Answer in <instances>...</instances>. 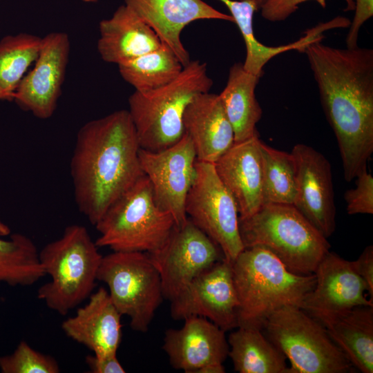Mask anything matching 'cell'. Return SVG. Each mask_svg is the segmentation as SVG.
I'll return each instance as SVG.
<instances>
[{
	"label": "cell",
	"instance_id": "cell-15",
	"mask_svg": "<svg viewBox=\"0 0 373 373\" xmlns=\"http://www.w3.org/2000/svg\"><path fill=\"white\" fill-rule=\"evenodd\" d=\"M296 164L293 205L326 238L336 228V207L332 166L319 151L305 144L291 151Z\"/></svg>",
	"mask_w": 373,
	"mask_h": 373
},
{
	"label": "cell",
	"instance_id": "cell-26",
	"mask_svg": "<svg viewBox=\"0 0 373 373\" xmlns=\"http://www.w3.org/2000/svg\"><path fill=\"white\" fill-rule=\"evenodd\" d=\"M227 339L235 371L240 373H289L285 356L262 329L239 326Z\"/></svg>",
	"mask_w": 373,
	"mask_h": 373
},
{
	"label": "cell",
	"instance_id": "cell-37",
	"mask_svg": "<svg viewBox=\"0 0 373 373\" xmlns=\"http://www.w3.org/2000/svg\"><path fill=\"white\" fill-rule=\"evenodd\" d=\"M10 233V229L9 227L0 220V236H7Z\"/></svg>",
	"mask_w": 373,
	"mask_h": 373
},
{
	"label": "cell",
	"instance_id": "cell-8",
	"mask_svg": "<svg viewBox=\"0 0 373 373\" xmlns=\"http://www.w3.org/2000/svg\"><path fill=\"white\" fill-rule=\"evenodd\" d=\"M262 330L289 361V373H347L355 370L324 326L300 307L285 306L275 311Z\"/></svg>",
	"mask_w": 373,
	"mask_h": 373
},
{
	"label": "cell",
	"instance_id": "cell-32",
	"mask_svg": "<svg viewBox=\"0 0 373 373\" xmlns=\"http://www.w3.org/2000/svg\"><path fill=\"white\" fill-rule=\"evenodd\" d=\"M356 186L344 194L349 215L373 214V177L363 169L356 178Z\"/></svg>",
	"mask_w": 373,
	"mask_h": 373
},
{
	"label": "cell",
	"instance_id": "cell-39",
	"mask_svg": "<svg viewBox=\"0 0 373 373\" xmlns=\"http://www.w3.org/2000/svg\"><path fill=\"white\" fill-rule=\"evenodd\" d=\"M82 1L86 3H90V2H95L97 0H82Z\"/></svg>",
	"mask_w": 373,
	"mask_h": 373
},
{
	"label": "cell",
	"instance_id": "cell-25",
	"mask_svg": "<svg viewBox=\"0 0 373 373\" xmlns=\"http://www.w3.org/2000/svg\"><path fill=\"white\" fill-rule=\"evenodd\" d=\"M260 77L246 71L242 63L229 69L227 84L219 95L226 115L233 127L235 142L258 134L256 124L262 111L255 94Z\"/></svg>",
	"mask_w": 373,
	"mask_h": 373
},
{
	"label": "cell",
	"instance_id": "cell-30",
	"mask_svg": "<svg viewBox=\"0 0 373 373\" xmlns=\"http://www.w3.org/2000/svg\"><path fill=\"white\" fill-rule=\"evenodd\" d=\"M260 151L263 204H293L296 195V164L293 155L274 149L262 140Z\"/></svg>",
	"mask_w": 373,
	"mask_h": 373
},
{
	"label": "cell",
	"instance_id": "cell-36",
	"mask_svg": "<svg viewBox=\"0 0 373 373\" xmlns=\"http://www.w3.org/2000/svg\"><path fill=\"white\" fill-rule=\"evenodd\" d=\"M85 362L92 373H124L126 370L117 358V354L97 356L88 355Z\"/></svg>",
	"mask_w": 373,
	"mask_h": 373
},
{
	"label": "cell",
	"instance_id": "cell-38",
	"mask_svg": "<svg viewBox=\"0 0 373 373\" xmlns=\"http://www.w3.org/2000/svg\"><path fill=\"white\" fill-rule=\"evenodd\" d=\"M254 3L256 6L257 10H259L261 7L268 1V0H253Z\"/></svg>",
	"mask_w": 373,
	"mask_h": 373
},
{
	"label": "cell",
	"instance_id": "cell-28",
	"mask_svg": "<svg viewBox=\"0 0 373 373\" xmlns=\"http://www.w3.org/2000/svg\"><path fill=\"white\" fill-rule=\"evenodd\" d=\"M0 236V285L30 286L46 276L39 250L28 236L16 233L8 239Z\"/></svg>",
	"mask_w": 373,
	"mask_h": 373
},
{
	"label": "cell",
	"instance_id": "cell-9",
	"mask_svg": "<svg viewBox=\"0 0 373 373\" xmlns=\"http://www.w3.org/2000/svg\"><path fill=\"white\" fill-rule=\"evenodd\" d=\"M97 280L107 285L117 309L129 318L131 328L146 332L164 299L160 276L149 254L113 251L103 256Z\"/></svg>",
	"mask_w": 373,
	"mask_h": 373
},
{
	"label": "cell",
	"instance_id": "cell-33",
	"mask_svg": "<svg viewBox=\"0 0 373 373\" xmlns=\"http://www.w3.org/2000/svg\"><path fill=\"white\" fill-rule=\"evenodd\" d=\"M308 1H315L323 8L326 6V0H268L260 10L262 17L269 21H283L294 13L300 4ZM344 1L347 4L345 10L354 9V0Z\"/></svg>",
	"mask_w": 373,
	"mask_h": 373
},
{
	"label": "cell",
	"instance_id": "cell-6",
	"mask_svg": "<svg viewBox=\"0 0 373 373\" xmlns=\"http://www.w3.org/2000/svg\"><path fill=\"white\" fill-rule=\"evenodd\" d=\"M98 248L85 227L67 226L59 238L39 251L50 280L38 289L37 298L61 316L89 298L103 257Z\"/></svg>",
	"mask_w": 373,
	"mask_h": 373
},
{
	"label": "cell",
	"instance_id": "cell-10",
	"mask_svg": "<svg viewBox=\"0 0 373 373\" xmlns=\"http://www.w3.org/2000/svg\"><path fill=\"white\" fill-rule=\"evenodd\" d=\"M195 169V180L185 200V213L219 247L224 260L231 263L245 249L236 202L213 163L196 160Z\"/></svg>",
	"mask_w": 373,
	"mask_h": 373
},
{
	"label": "cell",
	"instance_id": "cell-4",
	"mask_svg": "<svg viewBox=\"0 0 373 373\" xmlns=\"http://www.w3.org/2000/svg\"><path fill=\"white\" fill-rule=\"evenodd\" d=\"M239 230L244 248H265L300 275L313 274L330 248L293 204H265L250 216L239 218Z\"/></svg>",
	"mask_w": 373,
	"mask_h": 373
},
{
	"label": "cell",
	"instance_id": "cell-35",
	"mask_svg": "<svg viewBox=\"0 0 373 373\" xmlns=\"http://www.w3.org/2000/svg\"><path fill=\"white\" fill-rule=\"evenodd\" d=\"M356 273L364 280L370 298L373 299V247H366L357 260L352 261Z\"/></svg>",
	"mask_w": 373,
	"mask_h": 373
},
{
	"label": "cell",
	"instance_id": "cell-13",
	"mask_svg": "<svg viewBox=\"0 0 373 373\" xmlns=\"http://www.w3.org/2000/svg\"><path fill=\"white\" fill-rule=\"evenodd\" d=\"M139 158L157 204L173 216L176 226L183 225L187 220L185 200L196 175V154L190 137L184 133L178 142L157 152L140 149Z\"/></svg>",
	"mask_w": 373,
	"mask_h": 373
},
{
	"label": "cell",
	"instance_id": "cell-21",
	"mask_svg": "<svg viewBox=\"0 0 373 373\" xmlns=\"http://www.w3.org/2000/svg\"><path fill=\"white\" fill-rule=\"evenodd\" d=\"M183 126L193 144L197 161L214 164L235 142L219 95L207 92L195 96L184 111Z\"/></svg>",
	"mask_w": 373,
	"mask_h": 373
},
{
	"label": "cell",
	"instance_id": "cell-34",
	"mask_svg": "<svg viewBox=\"0 0 373 373\" xmlns=\"http://www.w3.org/2000/svg\"><path fill=\"white\" fill-rule=\"evenodd\" d=\"M355 14L349 26L346 37V48H354L358 46V34L361 26L373 16V0H355Z\"/></svg>",
	"mask_w": 373,
	"mask_h": 373
},
{
	"label": "cell",
	"instance_id": "cell-7",
	"mask_svg": "<svg viewBox=\"0 0 373 373\" xmlns=\"http://www.w3.org/2000/svg\"><path fill=\"white\" fill-rule=\"evenodd\" d=\"M175 222L157 204L149 180L144 175L108 209L95 225L98 247L113 251L151 254L168 238Z\"/></svg>",
	"mask_w": 373,
	"mask_h": 373
},
{
	"label": "cell",
	"instance_id": "cell-1",
	"mask_svg": "<svg viewBox=\"0 0 373 373\" xmlns=\"http://www.w3.org/2000/svg\"><path fill=\"white\" fill-rule=\"evenodd\" d=\"M303 52L350 182L367 168L373 153V50L334 48L317 41Z\"/></svg>",
	"mask_w": 373,
	"mask_h": 373
},
{
	"label": "cell",
	"instance_id": "cell-2",
	"mask_svg": "<svg viewBox=\"0 0 373 373\" xmlns=\"http://www.w3.org/2000/svg\"><path fill=\"white\" fill-rule=\"evenodd\" d=\"M128 110L90 120L78 131L70 169L79 211L95 225L144 173Z\"/></svg>",
	"mask_w": 373,
	"mask_h": 373
},
{
	"label": "cell",
	"instance_id": "cell-11",
	"mask_svg": "<svg viewBox=\"0 0 373 373\" xmlns=\"http://www.w3.org/2000/svg\"><path fill=\"white\" fill-rule=\"evenodd\" d=\"M161 279L164 298L173 300L198 274L224 259L219 247L187 218L163 245L149 254Z\"/></svg>",
	"mask_w": 373,
	"mask_h": 373
},
{
	"label": "cell",
	"instance_id": "cell-23",
	"mask_svg": "<svg viewBox=\"0 0 373 373\" xmlns=\"http://www.w3.org/2000/svg\"><path fill=\"white\" fill-rule=\"evenodd\" d=\"M228 8L244 39L246 46V57L242 63L244 69L258 77L263 74V67L275 56L289 50L303 52L312 43L322 41L324 32L334 29L347 28L350 20L338 16L326 22H322L305 32L298 40L280 46H267L260 42L255 37L253 28V17L257 8L253 0H218Z\"/></svg>",
	"mask_w": 373,
	"mask_h": 373
},
{
	"label": "cell",
	"instance_id": "cell-20",
	"mask_svg": "<svg viewBox=\"0 0 373 373\" xmlns=\"http://www.w3.org/2000/svg\"><path fill=\"white\" fill-rule=\"evenodd\" d=\"M122 314L108 291L99 288L75 316L63 321L61 329L70 338L91 350L95 356L117 354L122 337Z\"/></svg>",
	"mask_w": 373,
	"mask_h": 373
},
{
	"label": "cell",
	"instance_id": "cell-24",
	"mask_svg": "<svg viewBox=\"0 0 373 373\" xmlns=\"http://www.w3.org/2000/svg\"><path fill=\"white\" fill-rule=\"evenodd\" d=\"M309 315L324 326L355 369L373 372V306Z\"/></svg>",
	"mask_w": 373,
	"mask_h": 373
},
{
	"label": "cell",
	"instance_id": "cell-16",
	"mask_svg": "<svg viewBox=\"0 0 373 373\" xmlns=\"http://www.w3.org/2000/svg\"><path fill=\"white\" fill-rule=\"evenodd\" d=\"M180 329L164 333L162 349L171 365L186 373H224L229 354L225 331L206 318L191 316Z\"/></svg>",
	"mask_w": 373,
	"mask_h": 373
},
{
	"label": "cell",
	"instance_id": "cell-19",
	"mask_svg": "<svg viewBox=\"0 0 373 373\" xmlns=\"http://www.w3.org/2000/svg\"><path fill=\"white\" fill-rule=\"evenodd\" d=\"M259 134L233 144L213 164L243 218L262 205V163Z\"/></svg>",
	"mask_w": 373,
	"mask_h": 373
},
{
	"label": "cell",
	"instance_id": "cell-5",
	"mask_svg": "<svg viewBox=\"0 0 373 373\" xmlns=\"http://www.w3.org/2000/svg\"><path fill=\"white\" fill-rule=\"evenodd\" d=\"M213 80L207 64L190 61L180 75L157 89L140 93L128 98V113L140 149L157 152L178 142L184 135L183 115L198 95L209 92Z\"/></svg>",
	"mask_w": 373,
	"mask_h": 373
},
{
	"label": "cell",
	"instance_id": "cell-31",
	"mask_svg": "<svg viewBox=\"0 0 373 373\" xmlns=\"http://www.w3.org/2000/svg\"><path fill=\"white\" fill-rule=\"evenodd\" d=\"M0 370L2 373H59L60 367L55 358L22 341L12 353L0 356Z\"/></svg>",
	"mask_w": 373,
	"mask_h": 373
},
{
	"label": "cell",
	"instance_id": "cell-22",
	"mask_svg": "<svg viewBox=\"0 0 373 373\" xmlns=\"http://www.w3.org/2000/svg\"><path fill=\"white\" fill-rule=\"evenodd\" d=\"M99 30L97 50L107 63L119 65L163 44L154 30L124 4L99 22Z\"/></svg>",
	"mask_w": 373,
	"mask_h": 373
},
{
	"label": "cell",
	"instance_id": "cell-17",
	"mask_svg": "<svg viewBox=\"0 0 373 373\" xmlns=\"http://www.w3.org/2000/svg\"><path fill=\"white\" fill-rule=\"evenodd\" d=\"M130 8L171 48L183 66L190 59L181 41L183 29L197 20L218 19L234 23L231 15L216 10L202 0H124Z\"/></svg>",
	"mask_w": 373,
	"mask_h": 373
},
{
	"label": "cell",
	"instance_id": "cell-18",
	"mask_svg": "<svg viewBox=\"0 0 373 373\" xmlns=\"http://www.w3.org/2000/svg\"><path fill=\"white\" fill-rule=\"evenodd\" d=\"M314 274V287L301 307L309 314L373 306V299L367 297V287L354 269L352 261L329 251Z\"/></svg>",
	"mask_w": 373,
	"mask_h": 373
},
{
	"label": "cell",
	"instance_id": "cell-14",
	"mask_svg": "<svg viewBox=\"0 0 373 373\" xmlns=\"http://www.w3.org/2000/svg\"><path fill=\"white\" fill-rule=\"evenodd\" d=\"M70 50L69 36L64 32H52L41 37L34 67L21 79L12 102L39 119L51 117L61 93Z\"/></svg>",
	"mask_w": 373,
	"mask_h": 373
},
{
	"label": "cell",
	"instance_id": "cell-27",
	"mask_svg": "<svg viewBox=\"0 0 373 373\" xmlns=\"http://www.w3.org/2000/svg\"><path fill=\"white\" fill-rule=\"evenodd\" d=\"M117 66L124 80L140 93L169 84L184 68L173 50L164 44L155 50Z\"/></svg>",
	"mask_w": 373,
	"mask_h": 373
},
{
	"label": "cell",
	"instance_id": "cell-3",
	"mask_svg": "<svg viewBox=\"0 0 373 373\" xmlns=\"http://www.w3.org/2000/svg\"><path fill=\"white\" fill-rule=\"evenodd\" d=\"M231 267L238 299V327L262 329L267 318L280 308H301L316 282L314 274L293 273L260 247L245 248Z\"/></svg>",
	"mask_w": 373,
	"mask_h": 373
},
{
	"label": "cell",
	"instance_id": "cell-12",
	"mask_svg": "<svg viewBox=\"0 0 373 373\" xmlns=\"http://www.w3.org/2000/svg\"><path fill=\"white\" fill-rule=\"evenodd\" d=\"M170 302L174 320L197 316L225 332L238 327V299L231 263L224 259L218 261L195 277Z\"/></svg>",
	"mask_w": 373,
	"mask_h": 373
},
{
	"label": "cell",
	"instance_id": "cell-29",
	"mask_svg": "<svg viewBox=\"0 0 373 373\" xmlns=\"http://www.w3.org/2000/svg\"><path fill=\"white\" fill-rule=\"evenodd\" d=\"M41 43V37L26 32L0 39V101L12 102L26 72L38 57Z\"/></svg>",
	"mask_w": 373,
	"mask_h": 373
}]
</instances>
